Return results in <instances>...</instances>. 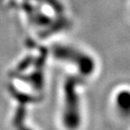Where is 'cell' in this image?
<instances>
[{
  "label": "cell",
  "mask_w": 130,
  "mask_h": 130,
  "mask_svg": "<svg viewBox=\"0 0 130 130\" xmlns=\"http://www.w3.org/2000/svg\"><path fill=\"white\" fill-rule=\"evenodd\" d=\"M113 105L118 116L121 119H130V89L118 90L113 96Z\"/></svg>",
  "instance_id": "3957f363"
},
{
  "label": "cell",
  "mask_w": 130,
  "mask_h": 130,
  "mask_svg": "<svg viewBox=\"0 0 130 130\" xmlns=\"http://www.w3.org/2000/svg\"><path fill=\"white\" fill-rule=\"evenodd\" d=\"M78 86L79 81L74 78L66 82L63 121L69 128H76L81 123V100L77 92Z\"/></svg>",
  "instance_id": "6da1fadb"
},
{
  "label": "cell",
  "mask_w": 130,
  "mask_h": 130,
  "mask_svg": "<svg viewBox=\"0 0 130 130\" xmlns=\"http://www.w3.org/2000/svg\"><path fill=\"white\" fill-rule=\"evenodd\" d=\"M56 55L58 58L74 66L82 77L93 75L96 70V61L93 56L73 46H58Z\"/></svg>",
  "instance_id": "7a4b0ae2"
}]
</instances>
